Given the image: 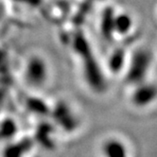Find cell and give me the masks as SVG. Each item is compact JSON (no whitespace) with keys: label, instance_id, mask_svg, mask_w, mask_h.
I'll list each match as a JSON object with an SVG mask.
<instances>
[{"label":"cell","instance_id":"obj_1","mask_svg":"<svg viewBox=\"0 0 157 157\" xmlns=\"http://www.w3.org/2000/svg\"><path fill=\"white\" fill-rule=\"evenodd\" d=\"M80 56L83 60V75L86 82L94 91L98 93L103 92L106 87L105 77L98 61L94 58L91 49L82 53Z\"/></svg>","mask_w":157,"mask_h":157},{"label":"cell","instance_id":"obj_2","mask_svg":"<svg viewBox=\"0 0 157 157\" xmlns=\"http://www.w3.org/2000/svg\"><path fill=\"white\" fill-rule=\"evenodd\" d=\"M151 65V55L144 49L133 53L126 75V80L131 84H138L144 82Z\"/></svg>","mask_w":157,"mask_h":157},{"label":"cell","instance_id":"obj_3","mask_svg":"<svg viewBox=\"0 0 157 157\" xmlns=\"http://www.w3.org/2000/svg\"><path fill=\"white\" fill-rule=\"evenodd\" d=\"M48 78V67L40 57H32L27 63L25 68V78L33 87H41Z\"/></svg>","mask_w":157,"mask_h":157},{"label":"cell","instance_id":"obj_4","mask_svg":"<svg viewBox=\"0 0 157 157\" xmlns=\"http://www.w3.org/2000/svg\"><path fill=\"white\" fill-rule=\"evenodd\" d=\"M156 98V88L153 84L145 83L144 82L136 84V88L132 94V104L138 107L144 108L151 104Z\"/></svg>","mask_w":157,"mask_h":157},{"label":"cell","instance_id":"obj_5","mask_svg":"<svg viewBox=\"0 0 157 157\" xmlns=\"http://www.w3.org/2000/svg\"><path fill=\"white\" fill-rule=\"evenodd\" d=\"M52 117L57 124L65 132H73L78 126V121L71 109L64 103H58L53 109Z\"/></svg>","mask_w":157,"mask_h":157},{"label":"cell","instance_id":"obj_6","mask_svg":"<svg viewBox=\"0 0 157 157\" xmlns=\"http://www.w3.org/2000/svg\"><path fill=\"white\" fill-rule=\"evenodd\" d=\"M103 157H130V151L126 143L117 137H110L101 145Z\"/></svg>","mask_w":157,"mask_h":157},{"label":"cell","instance_id":"obj_7","mask_svg":"<svg viewBox=\"0 0 157 157\" xmlns=\"http://www.w3.org/2000/svg\"><path fill=\"white\" fill-rule=\"evenodd\" d=\"M114 20L115 13L113 9H106L101 18V32L106 38H110L114 31Z\"/></svg>","mask_w":157,"mask_h":157},{"label":"cell","instance_id":"obj_8","mask_svg":"<svg viewBox=\"0 0 157 157\" xmlns=\"http://www.w3.org/2000/svg\"><path fill=\"white\" fill-rule=\"evenodd\" d=\"M132 26V20L130 15L126 13H121L115 15L114 20V31L118 34H126L130 31Z\"/></svg>","mask_w":157,"mask_h":157},{"label":"cell","instance_id":"obj_9","mask_svg":"<svg viewBox=\"0 0 157 157\" xmlns=\"http://www.w3.org/2000/svg\"><path fill=\"white\" fill-rule=\"evenodd\" d=\"M125 63V52L123 49H117L111 55L109 59V67L112 72L118 73Z\"/></svg>","mask_w":157,"mask_h":157},{"label":"cell","instance_id":"obj_10","mask_svg":"<svg viewBox=\"0 0 157 157\" xmlns=\"http://www.w3.org/2000/svg\"><path fill=\"white\" fill-rule=\"evenodd\" d=\"M16 1H19L20 3L27 4L32 7H37L42 3V0H16Z\"/></svg>","mask_w":157,"mask_h":157}]
</instances>
